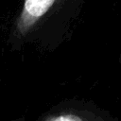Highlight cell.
Masks as SVG:
<instances>
[{"instance_id":"6da1fadb","label":"cell","mask_w":121,"mask_h":121,"mask_svg":"<svg viewBox=\"0 0 121 121\" xmlns=\"http://www.w3.org/2000/svg\"><path fill=\"white\" fill-rule=\"evenodd\" d=\"M87 0H24L10 30L13 48L52 51L68 37Z\"/></svg>"},{"instance_id":"7a4b0ae2","label":"cell","mask_w":121,"mask_h":121,"mask_svg":"<svg viewBox=\"0 0 121 121\" xmlns=\"http://www.w3.org/2000/svg\"><path fill=\"white\" fill-rule=\"evenodd\" d=\"M42 121H109L114 120L109 112L95 106L75 100H65L50 109Z\"/></svg>"},{"instance_id":"3957f363","label":"cell","mask_w":121,"mask_h":121,"mask_svg":"<svg viewBox=\"0 0 121 121\" xmlns=\"http://www.w3.org/2000/svg\"><path fill=\"white\" fill-rule=\"evenodd\" d=\"M119 62H120V64H121V54H120V56H119Z\"/></svg>"}]
</instances>
